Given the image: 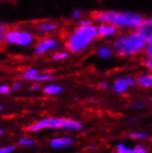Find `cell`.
Listing matches in <instances>:
<instances>
[{
	"instance_id": "obj_1",
	"label": "cell",
	"mask_w": 152,
	"mask_h": 153,
	"mask_svg": "<svg viewBox=\"0 0 152 153\" xmlns=\"http://www.w3.org/2000/svg\"><path fill=\"white\" fill-rule=\"evenodd\" d=\"M92 19L101 24H111L116 28H136L143 18L140 14L134 12H120L113 10L95 11L91 15Z\"/></svg>"
},
{
	"instance_id": "obj_2",
	"label": "cell",
	"mask_w": 152,
	"mask_h": 153,
	"mask_svg": "<svg viewBox=\"0 0 152 153\" xmlns=\"http://www.w3.org/2000/svg\"><path fill=\"white\" fill-rule=\"evenodd\" d=\"M147 36L135 30L130 33L119 36L113 43V50L121 56H132L146 48Z\"/></svg>"
},
{
	"instance_id": "obj_3",
	"label": "cell",
	"mask_w": 152,
	"mask_h": 153,
	"mask_svg": "<svg viewBox=\"0 0 152 153\" xmlns=\"http://www.w3.org/2000/svg\"><path fill=\"white\" fill-rule=\"evenodd\" d=\"M97 37V27L92 24L88 26H78V28H76L68 35L66 42V48L73 53H80Z\"/></svg>"
},
{
	"instance_id": "obj_4",
	"label": "cell",
	"mask_w": 152,
	"mask_h": 153,
	"mask_svg": "<svg viewBox=\"0 0 152 153\" xmlns=\"http://www.w3.org/2000/svg\"><path fill=\"white\" fill-rule=\"evenodd\" d=\"M45 128H60L71 131H80L83 129V125L75 119L68 118H43L37 123L28 127L30 132H36Z\"/></svg>"
},
{
	"instance_id": "obj_5",
	"label": "cell",
	"mask_w": 152,
	"mask_h": 153,
	"mask_svg": "<svg viewBox=\"0 0 152 153\" xmlns=\"http://www.w3.org/2000/svg\"><path fill=\"white\" fill-rule=\"evenodd\" d=\"M32 40V35L23 30H9L6 33V41L7 42L20 46L29 45Z\"/></svg>"
},
{
	"instance_id": "obj_6",
	"label": "cell",
	"mask_w": 152,
	"mask_h": 153,
	"mask_svg": "<svg viewBox=\"0 0 152 153\" xmlns=\"http://www.w3.org/2000/svg\"><path fill=\"white\" fill-rule=\"evenodd\" d=\"M136 84V80L132 76H120L116 79L112 85V89L115 93H123L127 91L128 88Z\"/></svg>"
},
{
	"instance_id": "obj_7",
	"label": "cell",
	"mask_w": 152,
	"mask_h": 153,
	"mask_svg": "<svg viewBox=\"0 0 152 153\" xmlns=\"http://www.w3.org/2000/svg\"><path fill=\"white\" fill-rule=\"evenodd\" d=\"M58 46V42L53 39H45L42 40L38 43V45L35 48L36 54H42L51 49L56 48Z\"/></svg>"
},
{
	"instance_id": "obj_8",
	"label": "cell",
	"mask_w": 152,
	"mask_h": 153,
	"mask_svg": "<svg viewBox=\"0 0 152 153\" xmlns=\"http://www.w3.org/2000/svg\"><path fill=\"white\" fill-rule=\"evenodd\" d=\"M74 140L69 137H55L51 139L50 141V146L53 149H64L67 148L70 145L73 144Z\"/></svg>"
},
{
	"instance_id": "obj_9",
	"label": "cell",
	"mask_w": 152,
	"mask_h": 153,
	"mask_svg": "<svg viewBox=\"0 0 152 153\" xmlns=\"http://www.w3.org/2000/svg\"><path fill=\"white\" fill-rule=\"evenodd\" d=\"M115 153H147L148 150L145 147L141 145H136L134 148H127L123 143H118L116 145Z\"/></svg>"
},
{
	"instance_id": "obj_10",
	"label": "cell",
	"mask_w": 152,
	"mask_h": 153,
	"mask_svg": "<svg viewBox=\"0 0 152 153\" xmlns=\"http://www.w3.org/2000/svg\"><path fill=\"white\" fill-rule=\"evenodd\" d=\"M97 32L98 36H101L102 38L110 37L116 34L117 28L111 24H101L97 27Z\"/></svg>"
},
{
	"instance_id": "obj_11",
	"label": "cell",
	"mask_w": 152,
	"mask_h": 153,
	"mask_svg": "<svg viewBox=\"0 0 152 153\" xmlns=\"http://www.w3.org/2000/svg\"><path fill=\"white\" fill-rule=\"evenodd\" d=\"M152 30V18H148V19H143V20L141 21V23L136 28V30L138 31L139 33L143 34L145 36H147L150 30Z\"/></svg>"
},
{
	"instance_id": "obj_12",
	"label": "cell",
	"mask_w": 152,
	"mask_h": 153,
	"mask_svg": "<svg viewBox=\"0 0 152 153\" xmlns=\"http://www.w3.org/2000/svg\"><path fill=\"white\" fill-rule=\"evenodd\" d=\"M136 84L142 88H152V74H144L137 76Z\"/></svg>"
},
{
	"instance_id": "obj_13",
	"label": "cell",
	"mask_w": 152,
	"mask_h": 153,
	"mask_svg": "<svg viewBox=\"0 0 152 153\" xmlns=\"http://www.w3.org/2000/svg\"><path fill=\"white\" fill-rule=\"evenodd\" d=\"M23 79L27 80H35V81H47V80H52L53 79V76L50 74H37L31 76H23Z\"/></svg>"
},
{
	"instance_id": "obj_14",
	"label": "cell",
	"mask_w": 152,
	"mask_h": 153,
	"mask_svg": "<svg viewBox=\"0 0 152 153\" xmlns=\"http://www.w3.org/2000/svg\"><path fill=\"white\" fill-rule=\"evenodd\" d=\"M63 91V88L59 85H56V84H49L46 85L44 88L42 89V91L45 94L48 95H55V94H58Z\"/></svg>"
},
{
	"instance_id": "obj_15",
	"label": "cell",
	"mask_w": 152,
	"mask_h": 153,
	"mask_svg": "<svg viewBox=\"0 0 152 153\" xmlns=\"http://www.w3.org/2000/svg\"><path fill=\"white\" fill-rule=\"evenodd\" d=\"M113 48H111L110 46H107V45H103L98 48L97 50V54L99 56V57L102 58V59H106V58H109L112 56V53H113Z\"/></svg>"
},
{
	"instance_id": "obj_16",
	"label": "cell",
	"mask_w": 152,
	"mask_h": 153,
	"mask_svg": "<svg viewBox=\"0 0 152 153\" xmlns=\"http://www.w3.org/2000/svg\"><path fill=\"white\" fill-rule=\"evenodd\" d=\"M57 29V25L53 22H43L37 25V30L40 31H53Z\"/></svg>"
},
{
	"instance_id": "obj_17",
	"label": "cell",
	"mask_w": 152,
	"mask_h": 153,
	"mask_svg": "<svg viewBox=\"0 0 152 153\" xmlns=\"http://www.w3.org/2000/svg\"><path fill=\"white\" fill-rule=\"evenodd\" d=\"M67 56H68L67 52H66V51H59V52H56V53H53L51 58L53 61H61V60L66 59Z\"/></svg>"
},
{
	"instance_id": "obj_18",
	"label": "cell",
	"mask_w": 152,
	"mask_h": 153,
	"mask_svg": "<svg viewBox=\"0 0 152 153\" xmlns=\"http://www.w3.org/2000/svg\"><path fill=\"white\" fill-rule=\"evenodd\" d=\"M128 137L133 139H146L148 137L147 134L143 132H130L127 134Z\"/></svg>"
},
{
	"instance_id": "obj_19",
	"label": "cell",
	"mask_w": 152,
	"mask_h": 153,
	"mask_svg": "<svg viewBox=\"0 0 152 153\" xmlns=\"http://www.w3.org/2000/svg\"><path fill=\"white\" fill-rule=\"evenodd\" d=\"M19 145L20 146H25V147H29V146H32L34 145V141L30 139V138H26V137H20L18 141Z\"/></svg>"
},
{
	"instance_id": "obj_20",
	"label": "cell",
	"mask_w": 152,
	"mask_h": 153,
	"mask_svg": "<svg viewBox=\"0 0 152 153\" xmlns=\"http://www.w3.org/2000/svg\"><path fill=\"white\" fill-rule=\"evenodd\" d=\"M130 105H131V107H133L135 109H142V108L145 107L146 103L143 102H140V101H136V102H131V104H130Z\"/></svg>"
},
{
	"instance_id": "obj_21",
	"label": "cell",
	"mask_w": 152,
	"mask_h": 153,
	"mask_svg": "<svg viewBox=\"0 0 152 153\" xmlns=\"http://www.w3.org/2000/svg\"><path fill=\"white\" fill-rule=\"evenodd\" d=\"M37 74H39V73H38V70L35 68H29L24 71V76H34Z\"/></svg>"
},
{
	"instance_id": "obj_22",
	"label": "cell",
	"mask_w": 152,
	"mask_h": 153,
	"mask_svg": "<svg viewBox=\"0 0 152 153\" xmlns=\"http://www.w3.org/2000/svg\"><path fill=\"white\" fill-rule=\"evenodd\" d=\"M14 150H15L14 146H8V147L0 148V153H11Z\"/></svg>"
},
{
	"instance_id": "obj_23",
	"label": "cell",
	"mask_w": 152,
	"mask_h": 153,
	"mask_svg": "<svg viewBox=\"0 0 152 153\" xmlns=\"http://www.w3.org/2000/svg\"><path fill=\"white\" fill-rule=\"evenodd\" d=\"M143 64H144V65H145V67H146L148 70L152 71V59H151V58L147 57V58L144 60Z\"/></svg>"
},
{
	"instance_id": "obj_24",
	"label": "cell",
	"mask_w": 152,
	"mask_h": 153,
	"mask_svg": "<svg viewBox=\"0 0 152 153\" xmlns=\"http://www.w3.org/2000/svg\"><path fill=\"white\" fill-rule=\"evenodd\" d=\"M145 53L147 57L152 59V45H148L145 48Z\"/></svg>"
},
{
	"instance_id": "obj_25",
	"label": "cell",
	"mask_w": 152,
	"mask_h": 153,
	"mask_svg": "<svg viewBox=\"0 0 152 153\" xmlns=\"http://www.w3.org/2000/svg\"><path fill=\"white\" fill-rule=\"evenodd\" d=\"M81 15H82V13H81V11H80L79 9H74L73 11H72V18L75 19H80Z\"/></svg>"
},
{
	"instance_id": "obj_26",
	"label": "cell",
	"mask_w": 152,
	"mask_h": 153,
	"mask_svg": "<svg viewBox=\"0 0 152 153\" xmlns=\"http://www.w3.org/2000/svg\"><path fill=\"white\" fill-rule=\"evenodd\" d=\"M90 24L91 22L89 19H79V22H78V26H88Z\"/></svg>"
},
{
	"instance_id": "obj_27",
	"label": "cell",
	"mask_w": 152,
	"mask_h": 153,
	"mask_svg": "<svg viewBox=\"0 0 152 153\" xmlns=\"http://www.w3.org/2000/svg\"><path fill=\"white\" fill-rule=\"evenodd\" d=\"M9 92V87L7 85H0V93L7 94Z\"/></svg>"
},
{
	"instance_id": "obj_28",
	"label": "cell",
	"mask_w": 152,
	"mask_h": 153,
	"mask_svg": "<svg viewBox=\"0 0 152 153\" xmlns=\"http://www.w3.org/2000/svg\"><path fill=\"white\" fill-rule=\"evenodd\" d=\"M20 89V83L19 82H14L12 85V90L13 91H19Z\"/></svg>"
},
{
	"instance_id": "obj_29",
	"label": "cell",
	"mask_w": 152,
	"mask_h": 153,
	"mask_svg": "<svg viewBox=\"0 0 152 153\" xmlns=\"http://www.w3.org/2000/svg\"><path fill=\"white\" fill-rule=\"evenodd\" d=\"M147 41H148V45H152V30L147 35Z\"/></svg>"
},
{
	"instance_id": "obj_30",
	"label": "cell",
	"mask_w": 152,
	"mask_h": 153,
	"mask_svg": "<svg viewBox=\"0 0 152 153\" xmlns=\"http://www.w3.org/2000/svg\"><path fill=\"white\" fill-rule=\"evenodd\" d=\"M100 88L102 90H107L108 89V83L106 81H101L100 82Z\"/></svg>"
},
{
	"instance_id": "obj_31",
	"label": "cell",
	"mask_w": 152,
	"mask_h": 153,
	"mask_svg": "<svg viewBox=\"0 0 152 153\" xmlns=\"http://www.w3.org/2000/svg\"><path fill=\"white\" fill-rule=\"evenodd\" d=\"M40 89V85L39 84H33L31 87H30V91H37Z\"/></svg>"
},
{
	"instance_id": "obj_32",
	"label": "cell",
	"mask_w": 152,
	"mask_h": 153,
	"mask_svg": "<svg viewBox=\"0 0 152 153\" xmlns=\"http://www.w3.org/2000/svg\"><path fill=\"white\" fill-rule=\"evenodd\" d=\"M4 40H6V34L5 33H0V42H2Z\"/></svg>"
},
{
	"instance_id": "obj_33",
	"label": "cell",
	"mask_w": 152,
	"mask_h": 153,
	"mask_svg": "<svg viewBox=\"0 0 152 153\" xmlns=\"http://www.w3.org/2000/svg\"><path fill=\"white\" fill-rule=\"evenodd\" d=\"M137 121V118H131L130 120H128V122L130 123V124H133V123H135V122H136Z\"/></svg>"
},
{
	"instance_id": "obj_34",
	"label": "cell",
	"mask_w": 152,
	"mask_h": 153,
	"mask_svg": "<svg viewBox=\"0 0 152 153\" xmlns=\"http://www.w3.org/2000/svg\"><path fill=\"white\" fill-rule=\"evenodd\" d=\"M4 30H5V28H4V26L0 24V33H4Z\"/></svg>"
},
{
	"instance_id": "obj_35",
	"label": "cell",
	"mask_w": 152,
	"mask_h": 153,
	"mask_svg": "<svg viewBox=\"0 0 152 153\" xmlns=\"http://www.w3.org/2000/svg\"><path fill=\"white\" fill-rule=\"evenodd\" d=\"M4 133V130H2V129H0V135L1 134H3Z\"/></svg>"
},
{
	"instance_id": "obj_36",
	"label": "cell",
	"mask_w": 152,
	"mask_h": 153,
	"mask_svg": "<svg viewBox=\"0 0 152 153\" xmlns=\"http://www.w3.org/2000/svg\"><path fill=\"white\" fill-rule=\"evenodd\" d=\"M88 149H94V147H93V146H89Z\"/></svg>"
},
{
	"instance_id": "obj_37",
	"label": "cell",
	"mask_w": 152,
	"mask_h": 153,
	"mask_svg": "<svg viewBox=\"0 0 152 153\" xmlns=\"http://www.w3.org/2000/svg\"><path fill=\"white\" fill-rule=\"evenodd\" d=\"M0 1H8V0H0Z\"/></svg>"
},
{
	"instance_id": "obj_38",
	"label": "cell",
	"mask_w": 152,
	"mask_h": 153,
	"mask_svg": "<svg viewBox=\"0 0 152 153\" xmlns=\"http://www.w3.org/2000/svg\"><path fill=\"white\" fill-rule=\"evenodd\" d=\"M1 109H2V106H1V105H0V110H1Z\"/></svg>"
},
{
	"instance_id": "obj_39",
	"label": "cell",
	"mask_w": 152,
	"mask_h": 153,
	"mask_svg": "<svg viewBox=\"0 0 152 153\" xmlns=\"http://www.w3.org/2000/svg\"><path fill=\"white\" fill-rule=\"evenodd\" d=\"M151 143H152V139H151Z\"/></svg>"
}]
</instances>
